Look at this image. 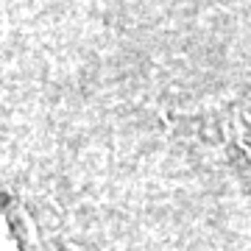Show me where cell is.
Segmentation results:
<instances>
[{
	"mask_svg": "<svg viewBox=\"0 0 251 251\" xmlns=\"http://www.w3.org/2000/svg\"><path fill=\"white\" fill-rule=\"evenodd\" d=\"M0 251H62L50 221L11 190H0Z\"/></svg>",
	"mask_w": 251,
	"mask_h": 251,
	"instance_id": "6da1fadb",
	"label": "cell"
},
{
	"mask_svg": "<svg viewBox=\"0 0 251 251\" xmlns=\"http://www.w3.org/2000/svg\"><path fill=\"white\" fill-rule=\"evenodd\" d=\"M237 126H240V143L251 151V100L240 109V115H237Z\"/></svg>",
	"mask_w": 251,
	"mask_h": 251,
	"instance_id": "7a4b0ae2",
	"label": "cell"
}]
</instances>
